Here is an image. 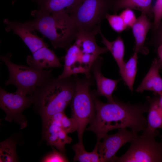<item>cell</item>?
I'll return each mask as SVG.
<instances>
[{"mask_svg": "<svg viewBox=\"0 0 162 162\" xmlns=\"http://www.w3.org/2000/svg\"><path fill=\"white\" fill-rule=\"evenodd\" d=\"M93 94L95 113L87 130L94 132L97 141L110 131L116 129L129 128L137 133L143 131L147 126V119L144 114L148 112V102L132 105L115 100L113 102H103Z\"/></svg>", "mask_w": 162, "mask_h": 162, "instance_id": "1", "label": "cell"}, {"mask_svg": "<svg viewBox=\"0 0 162 162\" xmlns=\"http://www.w3.org/2000/svg\"><path fill=\"white\" fill-rule=\"evenodd\" d=\"M72 76L63 78L52 76L32 95L35 107L38 110L43 122L56 113L64 112L71 104L76 84V78Z\"/></svg>", "mask_w": 162, "mask_h": 162, "instance_id": "2", "label": "cell"}, {"mask_svg": "<svg viewBox=\"0 0 162 162\" xmlns=\"http://www.w3.org/2000/svg\"><path fill=\"white\" fill-rule=\"evenodd\" d=\"M35 18L24 23L31 32L38 31L50 41L54 49L67 50L75 38L77 29L73 19L68 13L61 11L51 14L31 12Z\"/></svg>", "mask_w": 162, "mask_h": 162, "instance_id": "3", "label": "cell"}, {"mask_svg": "<svg viewBox=\"0 0 162 162\" xmlns=\"http://www.w3.org/2000/svg\"><path fill=\"white\" fill-rule=\"evenodd\" d=\"M11 56L9 53L1 56L9 72L8 79L5 82L6 86L13 85L16 87V91L32 96L46 80L52 76L51 69L38 70L12 62L10 60Z\"/></svg>", "mask_w": 162, "mask_h": 162, "instance_id": "4", "label": "cell"}, {"mask_svg": "<svg viewBox=\"0 0 162 162\" xmlns=\"http://www.w3.org/2000/svg\"><path fill=\"white\" fill-rule=\"evenodd\" d=\"M91 79L76 78V89L71 102L72 117L77 125L78 142L83 143V133L92 120L95 113L93 94L90 90Z\"/></svg>", "mask_w": 162, "mask_h": 162, "instance_id": "5", "label": "cell"}, {"mask_svg": "<svg viewBox=\"0 0 162 162\" xmlns=\"http://www.w3.org/2000/svg\"><path fill=\"white\" fill-rule=\"evenodd\" d=\"M159 135L157 130H144L141 135H137L132 140L123 155L116 156L115 162H162V136L160 142L155 139Z\"/></svg>", "mask_w": 162, "mask_h": 162, "instance_id": "6", "label": "cell"}, {"mask_svg": "<svg viewBox=\"0 0 162 162\" xmlns=\"http://www.w3.org/2000/svg\"><path fill=\"white\" fill-rule=\"evenodd\" d=\"M114 0H81L69 14L77 31L98 33L100 23L112 9Z\"/></svg>", "mask_w": 162, "mask_h": 162, "instance_id": "7", "label": "cell"}, {"mask_svg": "<svg viewBox=\"0 0 162 162\" xmlns=\"http://www.w3.org/2000/svg\"><path fill=\"white\" fill-rule=\"evenodd\" d=\"M34 103L32 96L16 91L14 93L7 92L1 87L0 88V106L5 112L6 120L14 121L23 128L27 125L23 111Z\"/></svg>", "mask_w": 162, "mask_h": 162, "instance_id": "8", "label": "cell"}, {"mask_svg": "<svg viewBox=\"0 0 162 162\" xmlns=\"http://www.w3.org/2000/svg\"><path fill=\"white\" fill-rule=\"evenodd\" d=\"M115 134L105 135L102 138V142L97 141L98 152L102 162H115L116 154L118 150L126 143L131 142L137 135L126 128L118 129Z\"/></svg>", "mask_w": 162, "mask_h": 162, "instance_id": "9", "label": "cell"}, {"mask_svg": "<svg viewBox=\"0 0 162 162\" xmlns=\"http://www.w3.org/2000/svg\"><path fill=\"white\" fill-rule=\"evenodd\" d=\"M64 112L55 114L43 122V134L44 140L52 146L64 153L65 145L70 144L72 138L62 127L61 121Z\"/></svg>", "mask_w": 162, "mask_h": 162, "instance_id": "10", "label": "cell"}, {"mask_svg": "<svg viewBox=\"0 0 162 162\" xmlns=\"http://www.w3.org/2000/svg\"><path fill=\"white\" fill-rule=\"evenodd\" d=\"M6 26L7 32L12 31L14 33L18 35L33 53L44 47H48V45L44 41L42 38L33 34L24 24L15 21H10L5 18L3 21Z\"/></svg>", "mask_w": 162, "mask_h": 162, "instance_id": "11", "label": "cell"}, {"mask_svg": "<svg viewBox=\"0 0 162 162\" xmlns=\"http://www.w3.org/2000/svg\"><path fill=\"white\" fill-rule=\"evenodd\" d=\"M103 60L102 58L99 56L91 68V72L95 80L97 86L95 94L105 97L108 102H112L115 100L112 96L113 93L116 89L117 85L121 79L113 80L104 76L100 70Z\"/></svg>", "mask_w": 162, "mask_h": 162, "instance_id": "12", "label": "cell"}, {"mask_svg": "<svg viewBox=\"0 0 162 162\" xmlns=\"http://www.w3.org/2000/svg\"><path fill=\"white\" fill-rule=\"evenodd\" d=\"M47 47H43L27 56L26 61L29 66L41 70L44 68H60L62 66L59 58L53 51Z\"/></svg>", "mask_w": 162, "mask_h": 162, "instance_id": "13", "label": "cell"}, {"mask_svg": "<svg viewBox=\"0 0 162 162\" xmlns=\"http://www.w3.org/2000/svg\"><path fill=\"white\" fill-rule=\"evenodd\" d=\"M162 69V62L158 58H154L148 71L136 91L139 92L151 91L154 95L162 93V78L159 73Z\"/></svg>", "mask_w": 162, "mask_h": 162, "instance_id": "14", "label": "cell"}, {"mask_svg": "<svg viewBox=\"0 0 162 162\" xmlns=\"http://www.w3.org/2000/svg\"><path fill=\"white\" fill-rule=\"evenodd\" d=\"M152 24L145 13H142L137 18L131 28L135 40L134 52L145 55L149 53L148 49L145 46V42L149 30L152 28Z\"/></svg>", "mask_w": 162, "mask_h": 162, "instance_id": "15", "label": "cell"}, {"mask_svg": "<svg viewBox=\"0 0 162 162\" xmlns=\"http://www.w3.org/2000/svg\"><path fill=\"white\" fill-rule=\"evenodd\" d=\"M81 0H38V12L51 14L65 11L69 14L74 9Z\"/></svg>", "mask_w": 162, "mask_h": 162, "instance_id": "16", "label": "cell"}, {"mask_svg": "<svg viewBox=\"0 0 162 162\" xmlns=\"http://www.w3.org/2000/svg\"><path fill=\"white\" fill-rule=\"evenodd\" d=\"M149 105L147 126L145 130L147 131H154L158 128L162 129V109L160 106L158 95L154 97H146Z\"/></svg>", "mask_w": 162, "mask_h": 162, "instance_id": "17", "label": "cell"}, {"mask_svg": "<svg viewBox=\"0 0 162 162\" xmlns=\"http://www.w3.org/2000/svg\"><path fill=\"white\" fill-rule=\"evenodd\" d=\"M98 33L101 37V42L104 45L109 51L110 52L116 61L121 76L123 73L125 63L124 60L125 49L123 39L120 36H119L114 40L110 41L104 36L100 29Z\"/></svg>", "mask_w": 162, "mask_h": 162, "instance_id": "18", "label": "cell"}, {"mask_svg": "<svg viewBox=\"0 0 162 162\" xmlns=\"http://www.w3.org/2000/svg\"><path fill=\"white\" fill-rule=\"evenodd\" d=\"M152 2V0H114L112 9L115 14L122 9L137 10L152 18H153Z\"/></svg>", "mask_w": 162, "mask_h": 162, "instance_id": "19", "label": "cell"}, {"mask_svg": "<svg viewBox=\"0 0 162 162\" xmlns=\"http://www.w3.org/2000/svg\"><path fill=\"white\" fill-rule=\"evenodd\" d=\"M138 53H134L127 62H125L122 78L130 90L133 91V86L137 71Z\"/></svg>", "mask_w": 162, "mask_h": 162, "instance_id": "20", "label": "cell"}, {"mask_svg": "<svg viewBox=\"0 0 162 162\" xmlns=\"http://www.w3.org/2000/svg\"><path fill=\"white\" fill-rule=\"evenodd\" d=\"M72 148L75 153L74 161L80 162H102L98 152L97 143L92 152H88L85 149L83 143L78 142L73 145Z\"/></svg>", "mask_w": 162, "mask_h": 162, "instance_id": "21", "label": "cell"}, {"mask_svg": "<svg viewBox=\"0 0 162 162\" xmlns=\"http://www.w3.org/2000/svg\"><path fill=\"white\" fill-rule=\"evenodd\" d=\"M17 160L15 142L11 139L1 142L0 144V161L16 162Z\"/></svg>", "mask_w": 162, "mask_h": 162, "instance_id": "22", "label": "cell"}, {"mask_svg": "<svg viewBox=\"0 0 162 162\" xmlns=\"http://www.w3.org/2000/svg\"><path fill=\"white\" fill-rule=\"evenodd\" d=\"M105 18L112 29L117 33H121L127 29L119 15L110 14L107 13Z\"/></svg>", "mask_w": 162, "mask_h": 162, "instance_id": "23", "label": "cell"}, {"mask_svg": "<svg viewBox=\"0 0 162 162\" xmlns=\"http://www.w3.org/2000/svg\"><path fill=\"white\" fill-rule=\"evenodd\" d=\"M154 21L152 23L153 31L156 30L162 19V0H156L152 7Z\"/></svg>", "mask_w": 162, "mask_h": 162, "instance_id": "24", "label": "cell"}, {"mask_svg": "<svg viewBox=\"0 0 162 162\" xmlns=\"http://www.w3.org/2000/svg\"><path fill=\"white\" fill-rule=\"evenodd\" d=\"M68 160L64 153L55 148L42 159L44 162H67Z\"/></svg>", "mask_w": 162, "mask_h": 162, "instance_id": "25", "label": "cell"}, {"mask_svg": "<svg viewBox=\"0 0 162 162\" xmlns=\"http://www.w3.org/2000/svg\"><path fill=\"white\" fill-rule=\"evenodd\" d=\"M119 15L127 28H131L137 19L134 12L130 8L124 9Z\"/></svg>", "mask_w": 162, "mask_h": 162, "instance_id": "26", "label": "cell"}, {"mask_svg": "<svg viewBox=\"0 0 162 162\" xmlns=\"http://www.w3.org/2000/svg\"><path fill=\"white\" fill-rule=\"evenodd\" d=\"M61 123L62 128L68 134L77 130V125L75 120L72 117L68 118L65 114L61 119Z\"/></svg>", "mask_w": 162, "mask_h": 162, "instance_id": "27", "label": "cell"}, {"mask_svg": "<svg viewBox=\"0 0 162 162\" xmlns=\"http://www.w3.org/2000/svg\"><path fill=\"white\" fill-rule=\"evenodd\" d=\"M150 43L156 50L159 46L162 44V21L157 28L153 31Z\"/></svg>", "mask_w": 162, "mask_h": 162, "instance_id": "28", "label": "cell"}, {"mask_svg": "<svg viewBox=\"0 0 162 162\" xmlns=\"http://www.w3.org/2000/svg\"><path fill=\"white\" fill-rule=\"evenodd\" d=\"M158 58L162 62V44L158 46L156 49Z\"/></svg>", "mask_w": 162, "mask_h": 162, "instance_id": "29", "label": "cell"}, {"mask_svg": "<svg viewBox=\"0 0 162 162\" xmlns=\"http://www.w3.org/2000/svg\"><path fill=\"white\" fill-rule=\"evenodd\" d=\"M159 97L160 103L162 109V93L158 95Z\"/></svg>", "mask_w": 162, "mask_h": 162, "instance_id": "30", "label": "cell"}, {"mask_svg": "<svg viewBox=\"0 0 162 162\" xmlns=\"http://www.w3.org/2000/svg\"><path fill=\"white\" fill-rule=\"evenodd\" d=\"M33 0L35 1H36V2H37L38 0Z\"/></svg>", "mask_w": 162, "mask_h": 162, "instance_id": "31", "label": "cell"}]
</instances>
